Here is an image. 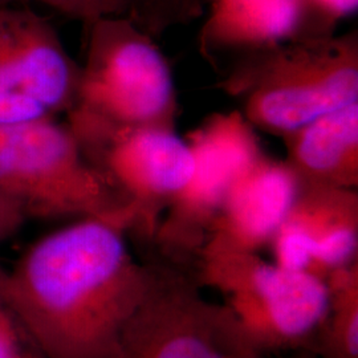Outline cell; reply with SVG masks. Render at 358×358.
I'll list each match as a JSON object with an SVG mask.
<instances>
[{
	"mask_svg": "<svg viewBox=\"0 0 358 358\" xmlns=\"http://www.w3.org/2000/svg\"><path fill=\"white\" fill-rule=\"evenodd\" d=\"M66 115L87 159L130 206V231L153 243L169 206L192 178L189 143L176 129L118 125L78 109Z\"/></svg>",
	"mask_w": 358,
	"mask_h": 358,
	"instance_id": "6",
	"label": "cell"
},
{
	"mask_svg": "<svg viewBox=\"0 0 358 358\" xmlns=\"http://www.w3.org/2000/svg\"><path fill=\"white\" fill-rule=\"evenodd\" d=\"M24 214L0 194V242L17 230L24 222Z\"/></svg>",
	"mask_w": 358,
	"mask_h": 358,
	"instance_id": "19",
	"label": "cell"
},
{
	"mask_svg": "<svg viewBox=\"0 0 358 358\" xmlns=\"http://www.w3.org/2000/svg\"><path fill=\"white\" fill-rule=\"evenodd\" d=\"M282 159L299 186L358 187V101L282 137Z\"/></svg>",
	"mask_w": 358,
	"mask_h": 358,
	"instance_id": "13",
	"label": "cell"
},
{
	"mask_svg": "<svg viewBox=\"0 0 358 358\" xmlns=\"http://www.w3.org/2000/svg\"><path fill=\"white\" fill-rule=\"evenodd\" d=\"M198 35L217 75L248 55L303 38V0H208Z\"/></svg>",
	"mask_w": 358,
	"mask_h": 358,
	"instance_id": "11",
	"label": "cell"
},
{
	"mask_svg": "<svg viewBox=\"0 0 358 358\" xmlns=\"http://www.w3.org/2000/svg\"><path fill=\"white\" fill-rule=\"evenodd\" d=\"M304 28L301 40L331 38L338 24L357 11L358 0H303Z\"/></svg>",
	"mask_w": 358,
	"mask_h": 358,
	"instance_id": "17",
	"label": "cell"
},
{
	"mask_svg": "<svg viewBox=\"0 0 358 358\" xmlns=\"http://www.w3.org/2000/svg\"><path fill=\"white\" fill-rule=\"evenodd\" d=\"M208 0H117L115 16H124L157 38L174 27L199 19Z\"/></svg>",
	"mask_w": 358,
	"mask_h": 358,
	"instance_id": "15",
	"label": "cell"
},
{
	"mask_svg": "<svg viewBox=\"0 0 358 358\" xmlns=\"http://www.w3.org/2000/svg\"><path fill=\"white\" fill-rule=\"evenodd\" d=\"M0 194L24 217H103L133 226V213L56 118L0 125Z\"/></svg>",
	"mask_w": 358,
	"mask_h": 358,
	"instance_id": "4",
	"label": "cell"
},
{
	"mask_svg": "<svg viewBox=\"0 0 358 358\" xmlns=\"http://www.w3.org/2000/svg\"><path fill=\"white\" fill-rule=\"evenodd\" d=\"M118 358H244L256 353L224 304L207 300L192 269L159 256ZM260 355V353H259Z\"/></svg>",
	"mask_w": 358,
	"mask_h": 358,
	"instance_id": "7",
	"label": "cell"
},
{
	"mask_svg": "<svg viewBox=\"0 0 358 358\" xmlns=\"http://www.w3.org/2000/svg\"><path fill=\"white\" fill-rule=\"evenodd\" d=\"M186 142L194 157L192 178L169 206L152 243L159 256L180 264L194 260L232 187L264 153L241 110L210 115Z\"/></svg>",
	"mask_w": 358,
	"mask_h": 358,
	"instance_id": "8",
	"label": "cell"
},
{
	"mask_svg": "<svg viewBox=\"0 0 358 358\" xmlns=\"http://www.w3.org/2000/svg\"><path fill=\"white\" fill-rule=\"evenodd\" d=\"M6 278L0 266V358H44L13 308Z\"/></svg>",
	"mask_w": 358,
	"mask_h": 358,
	"instance_id": "16",
	"label": "cell"
},
{
	"mask_svg": "<svg viewBox=\"0 0 358 358\" xmlns=\"http://www.w3.org/2000/svg\"><path fill=\"white\" fill-rule=\"evenodd\" d=\"M219 90L256 129L280 137L358 101V34L288 41L235 62Z\"/></svg>",
	"mask_w": 358,
	"mask_h": 358,
	"instance_id": "2",
	"label": "cell"
},
{
	"mask_svg": "<svg viewBox=\"0 0 358 358\" xmlns=\"http://www.w3.org/2000/svg\"><path fill=\"white\" fill-rule=\"evenodd\" d=\"M80 78L50 22L26 6L0 7V125L68 115Z\"/></svg>",
	"mask_w": 358,
	"mask_h": 358,
	"instance_id": "9",
	"label": "cell"
},
{
	"mask_svg": "<svg viewBox=\"0 0 358 358\" xmlns=\"http://www.w3.org/2000/svg\"><path fill=\"white\" fill-rule=\"evenodd\" d=\"M329 307L315 337L316 358H358V262L327 278Z\"/></svg>",
	"mask_w": 358,
	"mask_h": 358,
	"instance_id": "14",
	"label": "cell"
},
{
	"mask_svg": "<svg viewBox=\"0 0 358 358\" xmlns=\"http://www.w3.org/2000/svg\"><path fill=\"white\" fill-rule=\"evenodd\" d=\"M88 27L105 16H115L117 0H38Z\"/></svg>",
	"mask_w": 358,
	"mask_h": 358,
	"instance_id": "18",
	"label": "cell"
},
{
	"mask_svg": "<svg viewBox=\"0 0 358 358\" xmlns=\"http://www.w3.org/2000/svg\"><path fill=\"white\" fill-rule=\"evenodd\" d=\"M31 1H38V0H0V7H7V6H26Z\"/></svg>",
	"mask_w": 358,
	"mask_h": 358,
	"instance_id": "21",
	"label": "cell"
},
{
	"mask_svg": "<svg viewBox=\"0 0 358 358\" xmlns=\"http://www.w3.org/2000/svg\"><path fill=\"white\" fill-rule=\"evenodd\" d=\"M127 232L117 220L80 217L7 271L11 303L43 357H120L153 272L152 260L131 255Z\"/></svg>",
	"mask_w": 358,
	"mask_h": 358,
	"instance_id": "1",
	"label": "cell"
},
{
	"mask_svg": "<svg viewBox=\"0 0 358 358\" xmlns=\"http://www.w3.org/2000/svg\"><path fill=\"white\" fill-rule=\"evenodd\" d=\"M269 247L278 266L324 280L356 263L357 189L299 186L294 205Z\"/></svg>",
	"mask_w": 358,
	"mask_h": 358,
	"instance_id": "10",
	"label": "cell"
},
{
	"mask_svg": "<svg viewBox=\"0 0 358 358\" xmlns=\"http://www.w3.org/2000/svg\"><path fill=\"white\" fill-rule=\"evenodd\" d=\"M297 192L299 182L287 164L262 154L232 187L205 243L259 254L269 247Z\"/></svg>",
	"mask_w": 358,
	"mask_h": 358,
	"instance_id": "12",
	"label": "cell"
},
{
	"mask_svg": "<svg viewBox=\"0 0 358 358\" xmlns=\"http://www.w3.org/2000/svg\"><path fill=\"white\" fill-rule=\"evenodd\" d=\"M192 272L201 287L222 294L256 353H312L329 307L327 280L282 268L257 252L208 242L194 257Z\"/></svg>",
	"mask_w": 358,
	"mask_h": 358,
	"instance_id": "3",
	"label": "cell"
},
{
	"mask_svg": "<svg viewBox=\"0 0 358 358\" xmlns=\"http://www.w3.org/2000/svg\"><path fill=\"white\" fill-rule=\"evenodd\" d=\"M244 358H316L315 355L310 352H296V353H289V355H279V356H267V355H259L254 353Z\"/></svg>",
	"mask_w": 358,
	"mask_h": 358,
	"instance_id": "20",
	"label": "cell"
},
{
	"mask_svg": "<svg viewBox=\"0 0 358 358\" xmlns=\"http://www.w3.org/2000/svg\"><path fill=\"white\" fill-rule=\"evenodd\" d=\"M87 29L73 109L118 125L176 129L174 76L155 38L124 16H105Z\"/></svg>",
	"mask_w": 358,
	"mask_h": 358,
	"instance_id": "5",
	"label": "cell"
}]
</instances>
